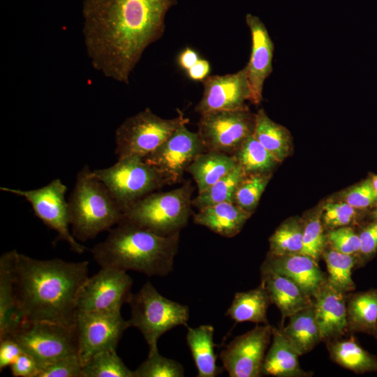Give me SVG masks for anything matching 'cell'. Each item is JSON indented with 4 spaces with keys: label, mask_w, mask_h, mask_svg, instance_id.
Segmentation results:
<instances>
[{
    "label": "cell",
    "mask_w": 377,
    "mask_h": 377,
    "mask_svg": "<svg viewBox=\"0 0 377 377\" xmlns=\"http://www.w3.org/2000/svg\"><path fill=\"white\" fill-rule=\"evenodd\" d=\"M177 0H84L82 34L91 64L128 84L145 50L165 31Z\"/></svg>",
    "instance_id": "cell-1"
},
{
    "label": "cell",
    "mask_w": 377,
    "mask_h": 377,
    "mask_svg": "<svg viewBox=\"0 0 377 377\" xmlns=\"http://www.w3.org/2000/svg\"><path fill=\"white\" fill-rule=\"evenodd\" d=\"M88 272L87 260H38L15 250V294L25 321L75 327L77 298Z\"/></svg>",
    "instance_id": "cell-2"
},
{
    "label": "cell",
    "mask_w": 377,
    "mask_h": 377,
    "mask_svg": "<svg viewBox=\"0 0 377 377\" xmlns=\"http://www.w3.org/2000/svg\"><path fill=\"white\" fill-rule=\"evenodd\" d=\"M179 240V232L161 235L123 217L90 251L101 267L165 276L173 269Z\"/></svg>",
    "instance_id": "cell-3"
},
{
    "label": "cell",
    "mask_w": 377,
    "mask_h": 377,
    "mask_svg": "<svg viewBox=\"0 0 377 377\" xmlns=\"http://www.w3.org/2000/svg\"><path fill=\"white\" fill-rule=\"evenodd\" d=\"M70 226L81 242L95 238L121 221L124 212L106 186L84 165L68 199Z\"/></svg>",
    "instance_id": "cell-4"
},
{
    "label": "cell",
    "mask_w": 377,
    "mask_h": 377,
    "mask_svg": "<svg viewBox=\"0 0 377 377\" xmlns=\"http://www.w3.org/2000/svg\"><path fill=\"white\" fill-rule=\"evenodd\" d=\"M193 188L190 183L175 189L152 192L124 211V218L161 235L179 233L191 212Z\"/></svg>",
    "instance_id": "cell-5"
},
{
    "label": "cell",
    "mask_w": 377,
    "mask_h": 377,
    "mask_svg": "<svg viewBox=\"0 0 377 377\" xmlns=\"http://www.w3.org/2000/svg\"><path fill=\"white\" fill-rule=\"evenodd\" d=\"M128 303L131 307L128 323L141 332L149 348L148 354L158 351L157 342L164 333L179 325L187 326L188 307L165 297L149 281L132 294Z\"/></svg>",
    "instance_id": "cell-6"
},
{
    "label": "cell",
    "mask_w": 377,
    "mask_h": 377,
    "mask_svg": "<svg viewBox=\"0 0 377 377\" xmlns=\"http://www.w3.org/2000/svg\"><path fill=\"white\" fill-rule=\"evenodd\" d=\"M182 113L163 119L149 108L126 118L115 131V154L119 158H145L160 147L181 125L187 124Z\"/></svg>",
    "instance_id": "cell-7"
},
{
    "label": "cell",
    "mask_w": 377,
    "mask_h": 377,
    "mask_svg": "<svg viewBox=\"0 0 377 377\" xmlns=\"http://www.w3.org/2000/svg\"><path fill=\"white\" fill-rule=\"evenodd\" d=\"M92 172L106 186L123 212L138 200L167 184L153 166L138 156L119 158L114 165Z\"/></svg>",
    "instance_id": "cell-8"
},
{
    "label": "cell",
    "mask_w": 377,
    "mask_h": 377,
    "mask_svg": "<svg viewBox=\"0 0 377 377\" xmlns=\"http://www.w3.org/2000/svg\"><path fill=\"white\" fill-rule=\"evenodd\" d=\"M0 190L24 198L35 215L57 232V240L66 242L73 252L81 254L87 249L70 231L68 203L65 198L67 186L60 179H54L35 189L0 187Z\"/></svg>",
    "instance_id": "cell-9"
},
{
    "label": "cell",
    "mask_w": 377,
    "mask_h": 377,
    "mask_svg": "<svg viewBox=\"0 0 377 377\" xmlns=\"http://www.w3.org/2000/svg\"><path fill=\"white\" fill-rule=\"evenodd\" d=\"M11 337L35 359L39 368L77 354L75 327L49 321L25 322Z\"/></svg>",
    "instance_id": "cell-10"
},
{
    "label": "cell",
    "mask_w": 377,
    "mask_h": 377,
    "mask_svg": "<svg viewBox=\"0 0 377 377\" xmlns=\"http://www.w3.org/2000/svg\"><path fill=\"white\" fill-rule=\"evenodd\" d=\"M255 114L248 107L200 114L198 133L205 150L234 155L253 134Z\"/></svg>",
    "instance_id": "cell-11"
},
{
    "label": "cell",
    "mask_w": 377,
    "mask_h": 377,
    "mask_svg": "<svg viewBox=\"0 0 377 377\" xmlns=\"http://www.w3.org/2000/svg\"><path fill=\"white\" fill-rule=\"evenodd\" d=\"M132 278L126 271L101 269L83 284L77 298V311L121 313L131 295Z\"/></svg>",
    "instance_id": "cell-12"
},
{
    "label": "cell",
    "mask_w": 377,
    "mask_h": 377,
    "mask_svg": "<svg viewBox=\"0 0 377 377\" xmlns=\"http://www.w3.org/2000/svg\"><path fill=\"white\" fill-rule=\"evenodd\" d=\"M130 327L121 313L77 311L75 330L77 355L82 366L96 353L116 348Z\"/></svg>",
    "instance_id": "cell-13"
},
{
    "label": "cell",
    "mask_w": 377,
    "mask_h": 377,
    "mask_svg": "<svg viewBox=\"0 0 377 377\" xmlns=\"http://www.w3.org/2000/svg\"><path fill=\"white\" fill-rule=\"evenodd\" d=\"M186 125L178 127L160 147L143 158L161 175L167 184L181 181L195 158L206 151L198 133L189 131Z\"/></svg>",
    "instance_id": "cell-14"
},
{
    "label": "cell",
    "mask_w": 377,
    "mask_h": 377,
    "mask_svg": "<svg viewBox=\"0 0 377 377\" xmlns=\"http://www.w3.org/2000/svg\"><path fill=\"white\" fill-rule=\"evenodd\" d=\"M272 326L257 325L236 337L220 353L223 368L230 377H259L265 352L272 337Z\"/></svg>",
    "instance_id": "cell-15"
},
{
    "label": "cell",
    "mask_w": 377,
    "mask_h": 377,
    "mask_svg": "<svg viewBox=\"0 0 377 377\" xmlns=\"http://www.w3.org/2000/svg\"><path fill=\"white\" fill-rule=\"evenodd\" d=\"M202 84V96L195 107L200 114L242 109L247 107L245 102L251 98L246 66L235 73L208 76Z\"/></svg>",
    "instance_id": "cell-16"
},
{
    "label": "cell",
    "mask_w": 377,
    "mask_h": 377,
    "mask_svg": "<svg viewBox=\"0 0 377 377\" xmlns=\"http://www.w3.org/2000/svg\"><path fill=\"white\" fill-rule=\"evenodd\" d=\"M245 20L252 39L251 57L246 66L251 90L250 101L258 105L263 100L264 82L272 72L274 47L265 24L258 17L247 14Z\"/></svg>",
    "instance_id": "cell-17"
},
{
    "label": "cell",
    "mask_w": 377,
    "mask_h": 377,
    "mask_svg": "<svg viewBox=\"0 0 377 377\" xmlns=\"http://www.w3.org/2000/svg\"><path fill=\"white\" fill-rule=\"evenodd\" d=\"M346 293L327 281L313 297L322 341L339 338L348 332L346 318Z\"/></svg>",
    "instance_id": "cell-18"
},
{
    "label": "cell",
    "mask_w": 377,
    "mask_h": 377,
    "mask_svg": "<svg viewBox=\"0 0 377 377\" xmlns=\"http://www.w3.org/2000/svg\"><path fill=\"white\" fill-rule=\"evenodd\" d=\"M262 265L292 279L313 298L327 280L318 261L303 253L286 256L267 253Z\"/></svg>",
    "instance_id": "cell-19"
},
{
    "label": "cell",
    "mask_w": 377,
    "mask_h": 377,
    "mask_svg": "<svg viewBox=\"0 0 377 377\" xmlns=\"http://www.w3.org/2000/svg\"><path fill=\"white\" fill-rule=\"evenodd\" d=\"M261 283L281 315V324L295 313L313 304V298L288 277L261 265Z\"/></svg>",
    "instance_id": "cell-20"
},
{
    "label": "cell",
    "mask_w": 377,
    "mask_h": 377,
    "mask_svg": "<svg viewBox=\"0 0 377 377\" xmlns=\"http://www.w3.org/2000/svg\"><path fill=\"white\" fill-rule=\"evenodd\" d=\"M15 253L7 251L0 258V339L15 334L26 322L15 294Z\"/></svg>",
    "instance_id": "cell-21"
},
{
    "label": "cell",
    "mask_w": 377,
    "mask_h": 377,
    "mask_svg": "<svg viewBox=\"0 0 377 377\" xmlns=\"http://www.w3.org/2000/svg\"><path fill=\"white\" fill-rule=\"evenodd\" d=\"M272 344L265 354L262 375L276 377H309L311 371L300 365L297 350L284 335L281 327H272Z\"/></svg>",
    "instance_id": "cell-22"
},
{
    "label": "cell",
    "mask_w": 377,
    "mask_h": 377,
    "mask_svg": "<svg viewBox=\"0 0 377 377\" xmlns=\"http://www.w3.org/2000/svg\"><path fill=\"white\" fill-rule=\"evenodd\" d=\"M251 215V213L234 202H221L198 209L193 221L221 236L230 238L239 233Z\"/></svg>",
    "instance_id": "cell-23"
},
{
    "label": "cell",
    "mask_w": 377,
    "mask_h": 377,
    "mask_svg": "<svg viewBox=\"0 0 377 377\" xmlns=\"http://www.w3.org/2000/svg\"><path fill=\"white\" fill-rule=\"evenodd\" d=\"M348 332H361L377 339V288L346 293Z\"/></svg>",
    "instance_id": "cell-24"
},
{
    "label": "cell",
    "mask_w": 377,
    "mask_h": 377,
    "mask_svg": "<svg viewBox=\"0 0 377 377\" xmlns=\"http://www.w3.org/2000/svg\"><path fill=\"white\" fill-rule=\"evenodd\" d=\"M288 318V323L285 327H280L300 356L310 352L322 341L314 304L295 313Z\"/></svg>",
    "instance_id": "cell-25"
},
{
    "label": "cell",
    "mask_w": 377,
    "mask_h": 377,
    "mask_svg": "<svg viewBox=\"0 0 377 377\" xmlns=\"http://www.w3.org/2000/svg\"><path fill=\"white\" fill-rule=\"evenodd\" d=\"M237 165L235 155L205 151L195 158L186 172L192 175L200 193L230 172Z\"/></svg>",
    "instance_id": "cell-26"
},
{
    "label": "cell",
    "mask_w": 377,
    "mask_h": 377,
    "mask_svg": "<svg viewBox=\"0 0 377 377\" xmlns=\"http://www.w3.org/2000/svg\"><path fill=\"white\" fill-rule=\"evenodd\" d=\"M330 359L357 374L377 372V357L360 346L355 339L343 337L325 342Z\"/></svg>",
    "instance_id": "cell-27"
},
{
    "label": "cell",
    "mask_w": 377,
    "mask_h": 377,
    "mask_svg": "<svg viewBox=\"0 0 377 377\" xmlns=\"http://www.w3.org/2000/svg\"><path fill=\"white\" fill-rule=\"evenodd\" d=\"M214 332L210 325L188 327L186 342L198 370V377H215L222 371V368L216 364Z\"/></svg>",
    "instance_id": "cell-28"
},
{
    "label": "cell",
    "mask_w": 377,
    "mask_h": 377,
    "mask_svg": "<svg viewBox=\"0 0 377 377\" xmlns=\"http://www.w3.org/2000/svg\"><path fill=\"white\" fill-rule=\"evenodd\" d=\"M271 304L268 293L260 283L254 289L236 293L226 315L235 323L269 324L267 313Z\"/></svg>",
    "instance_id": "cell-29"
},
{
    "label": "cell",
    "mask_w": 377,
    "mask_h": 377,
    "mask_svg": "<svg viewBox=\"0 0 377 377\" xmlns=\"http://www.w3.org/2000/svg\"><path fill=\"white\" fill-rule=\"evenodd\" d=\"M253 135L278 162L283 161L288 156L291 147L290 132L272 120L263 109L255 114Z\"/></svg>",
    "instance_id": "cell-30"
},
{
    "label": "cell",
    "mask_w": 377,
    "mask_h": 377,
    "mask_svg": "<svg viewBox=\"0 0 377 377\" xmlns=\"http://www.w3.org/2000/svg\"><path fill=\"white\" fill-rule=\"evenodd\" d=\"M321 257L327 267V281L344 293L355 290L352 270L357 267V258L332 249L326 245Z\"/></svg>",
    "instance_id": "cell-31"
},
{
    "label": "cell",
    "mask_w": 377,
    "mask_h": 377,
    "mask_svg": "<svg viewBox=\"0 0 377 377\" xmlns=\"http://www.w3.org/2000/svg\"><path fill=\"white\" fill-rule=\"evenodd\" d=\"M245 175L238 164L230 172L198 193L192 200V206L200 209L221 202H234L236 190Z\"/></svg>",
    "instance_id": "cell-32"
},
{
    "label": "cell",
    "mask_w": 377,
    "mask_h": 377,
    "mask_svg": "<svg viewBox=\"0 0 377 377\" xmlns=\"http://www.w3.org/2000/svg\"><path fill=\"white\" fill-rule=\"evenodd\" d=\"M234 155L246 174L269 173L278 163L253 134L242 142Z\"/></svg>",
    "instance_id": "cell-33"
},
{
    "label": "cell",
    "mask_w": 377,
    "mask_h": 377,
    "mask_svg": "<svg viewBox=\"0 0 377 377\" xmlns=\"http://www.w3.org/2000/svg\"><path fill=\"white\" fill-rule=\"evenodd\" d=\"M303 221L290 218L281 223L269 239V254L286 256L302 253L303 248Z\"/></svg>",
    "instance_id": "cell-34"
},
{
    "label": "cell",
    "mask_w": 377,
    "mask_h": 377,
    "mask_svg": "<svg viewBox=\"0 0 377 377\" xmlns=\"http://www.w3.org/2000/svg\"><path fill=\"white\" fill-rule=\"evenodd\" d=\"M82 377H135L117 355L116 348L101 351L82 366Z\"/></svg>",
    "instance_id": "cell-35"
},
{
    "label": "cell",
    "mask_w": 377,
    "mask_h": 377,
    "mask_svg": "<svg viewBox=\"0 0 377 377\" xmlns=\"http://www.w3.org/2000/svg\"><path fill=\"white\" fill-rule=\"evenodd\" d=\"M270 177V172L246 174L236 190L234 203L252 214Z\"/></svg>",
    "instance_id": "cell-36"
},
{
    "label": "cell",
    "mask_w": 377,
    "mask_h": 377,
    "mask_svg": "<svg viewBox=\"0 0 377 377\" xmlns=\"http://www.w3.org/2000/svg\"><path fill=\"white\" fill-rule=\"evenodd\" d=\"M303 221V248L302 253L318 261L326 246V235L322 219V209L312 213Z\"/></svg>",
    "instance_id": "cell-37"
},
{
    "label": "cell",
    "mask_w": 377,
    "mask_h": 377,
    "mask_svg": "<svg viewBox=\"0 0 377 377\" xmlns=\"http://www.w3.org/2000/svg\"><path fill=\"white\" fill-rule=\"evenodd\" d=\"M135 377H183L184 369L178 362L161 355L158 351L148 354L135 370Z\"/></svg>",
    "instance_id": "cell-38"
},
{
    "label": "cell",
    "mask_w": 377,
    "mask_h": 377,
    "mask_svg": "<svg viewBox=\"0 0 377 377\" xmlns=\"http://www.w3.org/2000/svg\"><path fill=\"white\" fill-rule=\"evenodd\" d=\"M357 210L345 201L326 203L322 209L323 225L330 230L350 226L358 217Z\"/></svg>",
    "instance_id": "cell-39"
},
{
    "label": "cell",
    "mask_w": 377,
    "mask_h": 377,
    "mask_svg": "<svg viewBox=\"0 0 377 377\" xmlns=\"http://www.w3.org/2000/svg\"><path fill=\"white\" fill-rule=\"evenodd\" d=\"M325 235L327 246L357 258L360 249V238L358 233L351 226L332 229Z\"/></svg>",
    "instance_id": "cell-40"
},
{
    "label": "cell",
    "mask_w": 377,
    "mask_h": 377,
    "mask_svg": "<svg viewBox=\"0 0 377 377\" xmlns=\"http://www.w3.org/2000/svg\"><path fill=\"white\" fill-rule=\"evenodd\" d=\"M82 364L74 354L40 367L37 377H82Z\"/></svg>",
    "instance_id": "cell-41"
},
{
    "label": "cell",
    "mask_w": 377,
    "mask_h": 377,
    "mask_svg": "<svg viewBox=\"0 0 377 377\" xmlns=\"http://www.w3.org/2000/svg\"><path fill=\"white\" fill-rule=\"evenodd\" d=\"M360 249L357 256V267H361L377 254V218L358 232Z\"/></svg>",
    "instance_id": "cell-42"
},
{
    "label": "cell",
    "mask_w": 377,
    "mask_h": 377,
    "mask_svg": "<svg viewBox=\"0 0 377 377\" xmlns=\"http://www.w3.org/2000/svg\"><path fill=\"white\" fill-rule=\"evenodd\" d=\"M344 201L357 209H366L377 201V191L371 179H367L351 188L344 194Z\"/></svg>",
    "instance_id": "cell-43"
},
{
    "label": "cell",
    "mask_w": 377,
    "mask_h": 377,
    "mask_svg": "<svg viewBox=\"0 0 377 377\" xmlns=\"http://www.w3.org/2000/svg\"><path fill=\"white\" fill-rule=\"evenodd\" d=\"M10 369L15 377H37L39 372L35 359L25 352L21 353L10 365Z\"/></svg>",
    "instance_id": "cell-44"
},
{
    "label": "cell",
    "mask_w": 377,
    "mask_h": 377,
    "mask_svg": "<svg viewBox=\"0 0 377 377\" xmlns=\"http://www.w3.org/2000/svg\"><path fill=\"white\" fill-rule=\"evenodd\" d=\"M24 351L19 343L11 337L0 339V370L1 371L15 361Z\"/></svg>",
    "instance_id": "cell-45"
},
{
    "label": "cell",
    "mask_w": 377,
    "mask_h": 377,
    "mask_svg": "<svg viewBox=\"0 0 377 377\" xmlns=\"http://www.w3.org/2000/svg\"><path fill=\"white\" fill-rule=\"evenodd\" d=\"M211 71L209 62L205 59H200L186 73L188 77L193 81H203L208 77Z\"/></svg>",
    "instance_id": "cell-46"
},
{
    "label": "cell",
    "mask_w": 377,
    "mask_h": 377,
    "mask_svg": "<svg viewBox=\"0 0 377 377\" xmlns=\"http://www.w3.org/2000/svg\"><path fill=\"white\" fill-rule=\"evenodd\" d=\"M200 59L199 54L194 49L187 47L177 57L179 66L187 71Z\"/></svg>",
    "instance_id": "cell-47"
},
{
    "label": "cell",
    "mask_w": 377,
    "mask_h": 377,
    "mask_svg": "<svg viewBox=\"0 0 377 377\" xmlns=\"http://www.w3.org/2000/svg\"><path fill=\"white\" fill-rule=\"evenodd\" d=\"M374 189L377 191V175H374L371 179Z\"/></svg>",
    "instance_id": "cell-48"
},
{
    "label": "cell",
    "mask_w": 377,
    "mask_h": 377,
    "mask_svg": "<svg viewBox=\"0 0 377 377\" xmlns=\"http://www.w3.org/2000/svg\"><path fill=\"white\" fill-rule=\"evenodd\" d=\"M372 216H373L374 219L377 218V201L375 203V207H374V211L372 212Z\"/></svg>",
    "instance_id": "cell-49"
}]
</instances>
